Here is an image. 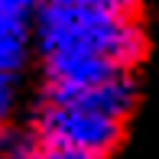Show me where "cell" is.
<instances>
[{
  "label": "cell",
  "instance_id": "cell-3",
  "mask_svg": "<svg viewBox=\"0 0 159 159\" xmlns=\"http://www.w3.org/2000/svg\"><path fill=\"white\" fill-rule=\"evenodd\" d=\"M39 0H0V71L20 75L33 52V13Z\"/></svg>",
  "mask_w": 159,
  "mask_h": 159
},
{
  "label": "cell",
  "instance_id": "cell-6",
  "mask_svg": "<svg viewBox=\"0 0 159 159\" xmlns=\"http://www.w3.org/2000/svg\"><path fill=\"white\" fill-rule=\"evenodd\" d=\"M16 104H20V81H16V75L0 71V130L10 127Z\"/></svg>",
  "mask_w": 159,
  "mask_h": 159
},
{
  "label": "cell",
  "instance_id": "cell-1",
  "mask_svg": "<svg viewBox=\"0 0 159 159\" xmlns=\"http://www.w3.org/2000/svg\"><path fill=\"white\" fill-rule=\"evenodd\" d=\"M33 49L42 91H81L117 71H136L146 55V33L136 16L98 13L39 0L33 13Z\"/></svg>",
  "mask_w": 159,
  "mask_h": 159
},
{
  "label": "cell",
  "instance_id": "cell-7",
  "mask_svg": "<svg viewBox=\"0 0 159 159\" xmlns=\"http://www.w3.org/2000/svg\"><path fill=\"white\" fill-rule=\"evenodd\" d=\"M7 136H10V133H7ZM0 159H10V156H7V140H3V146H0Z\"/></svg>",
  "mask_w": 159,
  "mask_h": 159
},
{
  "label": "cell",
  "instance_id": "cell-4",
  "mask_svg": "<svg viewBox=\"0 0 159 159\" xmlns=\"http://www.w3.org/2000/svg\"><path fill=\"white\" fill-rule=\"evenodd\" d=\"M7 156L10 159H98V156L78 153V149H68V146H55V143L36 140L30 133L7 136Z\"/></svg>",
  "mask_w": 159,
  "mask_h": 159
},
{
  "label": "cell",
  "instance_id": "cell-5",
  "mask_svg": "<svg viewBox=\"0 0 159 159\" xmlns=\"http://www.w3.org/2000/svg\"><path fill=\"white\" fill-rule=\"evenodd\" d=\"M52 3L84 7V10H98V13H117V16H136L143 0H52Z\"/></svg>",
  "mask_w": 159,
  "mask_h": 159
},
{
  "label": "cell",
  "instance_id": "cell-2",
  "mask_svg": "<svg viewBox=\"0 0 159 159\" xmlns=\"http://www.w3.org/2000/svg\"><path fill=\"white\" fill-rule=\"evenodd\" d=\"M124 127H127L124 120H114L107 114L88 111V107L62 101V98L39 94V104L30 117L26 133L36 140L55 143V146H68L78 153L107 159L124 140Z\"/></svg>",
  "mask_w": 159,
  "mask_h": 159
}]
</instances>
